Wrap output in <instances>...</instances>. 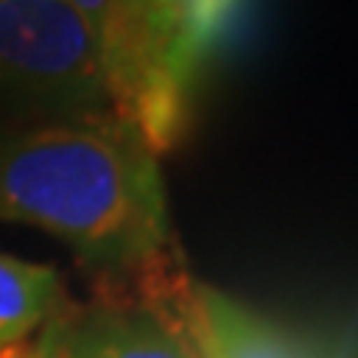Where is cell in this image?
<instances>
[{
    "label": "cell",
    "instance_id": "3",
    "mask_svg": "<svg viewBox=\"0 0 358 358\" xmlns=\"http://www.w3.org/2000/svg\"><path fill=\"white\" fill-rule=\"evenodd\" d=\"M37 358H209L196 312V279L186 268L110 289V299L60 312Z\"/></svg>",
    "mask_w": 358,
    "mask_h": 358
},
{
    "label": "cell",
    "instance_id": "1",
    "mask_svg": "<svg viewBox=\"0 0 358 358\" xmlns=\"http://www.w3.org/2000/svg\"><path fill=\"white\" fill-rule=\"evenodd\" d=\"M0 222L60 239L110 289L186 268L159 153L110 110L53 113L0 136Z\"/></svg>",
    "mask_w": 358,
    "mask_h": 358
},
{
    "label": "cell",
    "instance_id": "4",
    "mask_svg": "<svg viewBox=\"0 0 358 358\" xmlns=\"http://www.w3.org/2000/svg\"><path fill=\"white\" fill-rule=\"evenodd\" d=\"M100 40L113 113L140 129L163 156L189 120L196 70L179 60L156 30L143 0H73Z\"/></svg>",
    "mask_w": 358,
    "mask_h": 358
},
{
    "label": "cell",
    "instance_id": "2",
    "mask_svg": "<svg viewBox=\"0 0 358 358\" xmlns=\"http://www.w3.org/2000/svg\"><path fill=\"white\" fill-rule=\"evenodd\" d=\"M0 93L50 116L113 113L100 40L73 0H0Z\"/></svg>",
    "mask_w": 358,
    "mask_h": 358
},
{
    "label": "cell",
    "instance_id": "5",
    "mask_svg": "<svg viewBox=\"0 0 358 358\" xmlns=\"http://www.w3.org/2000/svg\"><path fill=\"white\" fill-rule=\"evenodd\" d=\"M196 312L209 358H335L332 345L203 282H196Z\"/></svg>",
    "mask_w": 358,
    "mask_h": 358
},
{
    "label": "cell",
    "instance_id": "7",
    "mask_svg": "<svg viewBox=\"0 0 358 358\" xmlns=\"http://www.w3.org/2000/svg\"><path fill=\"white\" fill-rule=\"evenodd\" d=\"M156 30L189 70H199L206 50L219 40L236 0H143Z\"/></svg>",
    "mask_w": 358,
    "mask_h": 358
},
{
    "label": "cell",
    "instance_id": "6",
    "mask_svg": "<svg viewBox=\"0 0 358 358\" xmlns=\"http://www.w3.org/2000/svg\"><path fill=\"white\" fill-rule=\"evenodd\" d=\"M64 299V279L53 266L0 252V358L47 332L66 312Z\"/></svg>",
    "mask_w": 358,
    "mask_h": 358
}]
</instances>
